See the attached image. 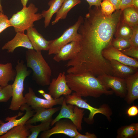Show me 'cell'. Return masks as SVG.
I'll list each match as a JSON object with an SVG mask.
<instances>
[{
  "label": "cell",
  "instance_id": "cell-28",
  "mask_svg": "<svg viewBox=\"0 0 138 138\" xmlns=\"http://www.w3.org/2000/svg\"><path fill=\"white\" fill-rule=\"evenodd\" d=\"M53 120L52 118L42 121L40 124L37 125H33L32 124H27L31 132L30 134L27 138H37L41 132L50 129Z\"/></svg>",
  "mask_w": 138,
  "mask_h": 138
},
{
  "label": "cell",
  "instance_id": "cell-8",
  "mask_svg": "<svg viewBox=\"0 0 138 138\" xmlns=\"http://www.w3.org/2000/svg\"><path fill=\"white\" fill-rule=\"evenodd\" d=\"M54 124L55 126L52 128L43 132L40 137L49 138L54 134H62L70 138H75L79 133L76 126L69 119H61L56 121Z\"/></svg>",
  "mask_w": 138,
  "mask_h": 138
},
{
  "label": "cell",
  "instance_id": "cell-17",
  "mask_svg": "<svg viewBox=\"0 0 138 138\" xmlns=\"http://www.w3.org/2000/svg\"><path fill=\"white\" fill-rule=\"evenodd\" d=\"M26 35L36 51H47L49 49L51 40H47L33 27L27 30Z\"/></svg>",
  "mask_w": 138,
  "mask_h": 138
},
{
  "label": "cell",
  "instance_id": "cell-19",
  "mask_svg": "<svg viewBox=\"0 0 138 138\" xmlns=\"http://www.w3.org/2000/svg\"><path fill=\"white\" fill-rule=\"evenodd\" d=\"M112 75L125 79L138 71L137 68L125 65L114 60L110 61Z\"/></svg>",
  "mask_w": 138,
  "mask_h": 138
},
{
  "label": "cell",
  "instance_id": "cell-23",
  "mask_svg": "<svg viewBox=\"0 0 138 138\" xmlns=\"http://www.w3.org/2000/svg\"><path fill=\"white\" fill-rule=\"evenodd\" d=\"M30 133L28 124H22L12 128L0 138H27Z\"/></svg>",
  "mask_w": 138,
  "mask_h": 138
},
{
  "label": "cell",
  "instance_id": "cell-46",
  "mask_svg": "<svg viewBox=\"0 0 138 138\" xmlns=\"http://www.w3.org/2000/svg\"><path fill=\"white\" fill-rule=\"evenodd\" d=\"M2 87L1 86H0V90L2 88Z\"/></svg>",
  "mask_w": 138,
  "mask_h": 138
},
{
  "label": "cell",
  "instance_id": "cell-45",
  "mask_svg": "<svg viewBox=\"0 0 138 138\" xmlns=\"http://www.w3.org/2000/svg\"><path fill=\"white\" fill-rule=\"evenodd\" d=\"M4 123V122L3 120L0 119V126Z\"/></svg>",
  "mask_w": 138,
  "mask_h": 138
},
{
  "label": "cell",
  "instance_id": "cell-27",
  "mask_svg": "<svg viewBox=\"0 0 138 138\" xmlns=\"http://www.w3.org/2000/svg\"><path fill=\"white\" fill-rule=\"evenodd\" d=\"M133 27L120 20L114 36L116 38L130 39L133 32Z\"/></svg>",
  "mask_w": 138,
  "mask_h": 138
},
{
  "label": "cell",
  "instance_id": "cell-42",
  "mask_svg": "<svg viewBox=\"0 0 138 138\" xmlns=\"http://www.w3.org/2000/svg\"><path fill=\"white\" fill-rule=\"evenodd\" d=\"M21 4L23 6H26L29 0H20Z\"/></svg>",
  "mask_w": 138,
  "mask_h": 138
},
{
  "label": "cell",
  "instance_id": "cell-9",
  "mask_svg": "<svg viewBox=\"0 0 138 138\" xmlns=\"http://www.w3.org/2000/svg\"><path fill=\"white\" fill-rule=\"evenodd\" d=\"M32 70L33 78L38 85L42 86L49 85L52 71L42 54Z\"/></svg>",
  "mask_w": 138,
  "mask_h": 138
},
{
  "label": "cell",
  "instance_id": "cell-10",
  "mask_svg": "<svg viewBox=\"0 0 138 138\" xmlns=\"http://www.w3.org/2000/svg\"><path fill=\"white\" fill-rule=\"evenodd\" d=\"M102 84L107 88H111L116 96L125 98L127 94L125 79L112 75L104 74L97 77Z\"/></svg>",
  "mask_w": 138,
  "mask_h": 138
},
{
  "label": "cell",
  "instance_id": "cell-21",
  "mask_svg": "<svg viewBox=\"0 0 138 138\" xmlns=\"http://www.w3.org/2000/svg\"><path fill=\"white\" fill-rule=\"evenodd\" d=\"M16 75V70L13 68L11 63H0V86L4 87L9 82L14 81Z\"/></svg>",
  "mask_w": 138,
  "mask_h": 138
},
{
  "label": "cell",
  "instance_id": "cell-15",
  "mask_svg": "<svg viewBox=\"0 0 138 138\" xmlns=\"http://www.w3.org/2000/svg\"><path fill=\"white\" fill-rule=\"evenodd\" d=\"M80 49L79 41H72L62 47L55 54L53 59L57 62L72 60L76 56Z\"/></svg>",
  "mask_w": 138,
  "mask_h": 138
},
{
  "label": "cell",
  "instance_id": "cell-38",
  "mask_svg": "<svg viewBox=\"0 0 138 138\" xmlns=\"http://www.w3.org/2000/svg\"><path fill=\"white\" fill-rule=\"evenodd\" d=\"M88 3L89 8H90L93 6L96 7H100V4L102 0H86Z\"/></svg>",
  "mask_w": 138,
  "mask_h": 138
},
{
  "label": "cell",
  "instance_id": "cell-29",
  "mask_svg": "<svg viewBox=\"0 0 138 138\" xmlns=\"http://www.w3.org/2000/svg\"><path fill=\"white\" fill-rule=\"evenodd\" d=\"M100 6L101 13L106 16H111L116 10L114 6L108 0H103Z\"/></svg>",
  "mask_w": 138,
  "mask_h": 138
},
{
  "label": "cell",
  "instance_id": "cell-37",
  "mask_svg": "<svg viewBox=\"0 0 138 138\" xmlns=\"http://www.w3.org/2000/svg\"><path fill=\"white\" fill-rule=\"evenodd\" d=\"M97 136L94 133H91L88 132L85 133V135H83L79 133L75 138H96Z\"/></svg>",
  "mask_w": 138,
  "mask_h": 138
},
{
  "label": "cell",
  "instance_id": "cell-13",
  "mask_svg": "<svg viewBox=\"0 0 138 138\" xmlns=\"http://www.w3.org/2000/svg\"><path fill=\"white\" fill-rule=\"evenodd\" d=\"M49 85L48 94L54 99L70 94L72 91L67 84L64 72L60 73L57 78L52 79Z\"/></svg>",
  "mask_w": 138,
  "mask_h": 138
},
{
  "label": "cell",
  "instance_id": "cell-25",
  "mask_svg": "<svg viewBox=\"0 0 138 138\" xmlns=\"http://www.w3.org/2000/svg\"><path fill=\"white\" fill-rule=\"evenodd\" d=\"M81 2L80 0H64L60 8L56 13L55 18L52 22V25H54L60 20L65 19L68 12Z\"/></svg>",
  "mask_w": 138,
  "mask_h": 138
},
{
  "label": "cell",
  "instance_id": "cell-32",
  "mask_svg": "<svg viewBox=\"0 0 138 138\" xmlns=\"http://www.w3.org/2000/svg\"><path fill=\"white\" fill-rule=\"evenodd\" d=\"M120 51L127 56L138 59V47L131 45L129 48Z\"/></svg>",
  "mask_w": 138,
  "mask_h": 138
},
{
  "label": "cell",
  "instance_id": "cell-26",
  "mask_svg": "<svg viewBox=\"0 0 138 138\" xmlns=\"http://www.w3.org/2000/svg\"><path fill=\"white\" fill-rule=\"evenodd\" d=\"M117 138H136L138 137V123L122 126L117 131Z\"/></svg>",
  "mask_w": 138,
  "mask_h": 138
},
{
  "label": "cell",
  "instance_id": "cell-30",
  "mask_svg": "<svg viewBox=\"0 0 138 138\" xmlns=\"http://www.w3.org/2000/svg\"><path fill=\"white\" fill-rule=\"evenodd\" d=\"M130 45L129 39L113 38L111 42V46L120 51L128 48Z\"/></svg>",
  "mask_w": 138,
  "mask_h": 138
},
{
  "label": "cell",
  "instance_id": "cell-22",
  "mask_svg": "<svg viewBox=\"0 0 138 138\" xmlns=\"http://www.w3.org/2000/svg\"><path fill=\"white\" fill-rule=\"evenodd\" d=\"M120 20L132 27L138 25V9L133 6L125 8L122 11Z\"/></svg>",
  "mask_w": 138,
  "mask_h": 138
},
{
  "label": "cell",
  "instance_id": "cell-24",
  "mask_svg": "<svg viewBox=\"0 0 138 138\" xmlns=\"http://www.w3.org/2000/svg\"><path fill=\"white\" fill-rule=\"evenodd\" d=\"M64 0H51L48 3L50 6L47 10H43L41 13L42 17L44 19V27H48L50 24L52 17L56 13L62 6Z\"/></svg>",
  "mask_w": 138,
  "mask_h": 138
},
{
  "label": "cell",
  "instance_id": "cell-44",
  "mask_svg": "<svg viewBox=\"0 0 138 138\" xmlns=\"http://www.w3.org/2000/svg\"><path fill=\"white\" fill-rule=\"evenodd\" d=\"M38 92L41 94H43L45 93L44 91L42 90H38Z\"/></svg>",
  "mask_w": 138,
  "mask_h": 138
},
{
  "label": "cell",
  "instance_id": "cell-3",
  "mask_svg": "<svg viewBox=\"0 0 138 138\" xmlns=\"http://www.w3.org/2000/svg\"><path fill=\"white\" fill-rule=\"evenodd\" d=\"M16 75L14 82L12 85L13 89L12 99L9 109L13 111L20 109L21 107L26 103L23 95L24 90V81L25 78L31 73L24 61H18L15 67Z\"/></svg>",
  "mask_w": 138,
  "mask_h": 138
},
{
  "label": "cell",
  "instance_id": "cell-16",
  "mask_svg": "<svg viewBox=\"0 0 138 138\" xmlns=\"http://www.w3.org/2000/svg\"><path fill=\"white\" fill-rule=\"evenodd\" d=\"M20 47L28 49H34L27 35L24 32H16L14 37L6 43L2 47V49L7 50L8 53H12L16 48Z\"/></svg>",
  "mask_w": 138,
  "mask_h": 138
},
{
  "label": "cell",
  "instance_id": "cell-4",
  "mask_svg": "<svg viewBox=\"0 0 138 138\" xmlns=\"http://www.w3.org/2000/svg\"><path fill=\"white\" fill-rule=\"evenodd\" d=\"M38 8L32 3L23 6L22 9L14 14L9 19L11 27L16 32L24 31L34 26V22L42 18L41 13H37Z\"/></svg>",
  "mask_w": 138,
  "mask_h": 138
},
{
  "label": "cell",
  "instance_id": "cell-11",
  "mask_svg": "<svg viewBox=\"0 0 138 138\" xmlns=\"http://www.w3.org/2000/svg\"><path fill=\"white\" fill-rule=\"evenodd\" d=\"M28 90V92L24 96L26 103L34 110L39 108L49 109L56 105H62L64 98L62 96L59 98L49 101L37 97L32 88L29 87Z\"/></svg>",
  "mask_w": 138,
  "mask_h": 138
},
{
  "label": "cell",
  "instance_id": "cell-36",
  "mask_svg": "<svg viewBox=\"0 0 138 138\" xmlns=\"http://www.w3.org/2000/svg\"><path fill=\"white\" fill-rule=\"evenodd\" d=\"M132 0H121L120 4V9L122 10L125 8L132 6Z\"/></svg>",
  "mask_w": 138,
  "mask_h": 138
},
{
  "label": "cell",
  "instance_id": "cell-14",
  "mask_svg": "<svg viewBox=\"0 0 138 138\" xmlns=\"http://www.w3.org/2000/svg\"><path fill=\"white\" fill-rule=\"evenodd\" d=\"M102 54L106 59L109 61L114 60L125 65L138 68V59L126 55L112 46L104 49Z\"/></svg>",
  "mask_w": 138,
  "mask_h": 138
},
{
  "label": "cell",
  "instance_id": "cell-12",
  "mask_svg": "<svg viewBox=\"0 0 138 138\" xmlns=\"http://www.w3.org/2000/svg\"><path fill=\"white\" fill-rule=\"evenodd\" d=\"M22 111L25 110L26 113L24 115L19 119L17 118L19 116H21L23 113L19 112L18 115L10 117H8L5 118V120L8 121L4 123L0 126V136L5 134L14 127L19 125L25 123L34 114V110L28 105L26 103L20 107V109Z\"/></svg>",
  "mask_w": 138,
  "mask_h": 138
},
{
  "label": "cell",
  "instance_id": "cell-40",
  "mask_svg": "<svg viewBox=\"0 0 138 138\" xmlns=\"http://www.w3.org/2000/svg\"><path fill=\"white\" fill-rule=\"evenodd\" d=\"M45 99L47 100L51 101L54 99L49 94L44 93L41 94Z\"/></svg>",
  "mask_w": 138,
  "mask_h": 138
},
{
  "label": "cell",
  "instance_id": "cell-39",
  "mask_svg": "<svg viewBox=\"0 0 138 138\" xmlns=\"http://www.w3.org/2000/svg\"><path fill=\"white\" fill-rule=\"evenodd\" d=\"M114 6L116 10H119L120 9V5L121 0H108Z\"/></svg>",
  "mask_w": 138,
  "mask_h": 138
},
{
  "label": "cell",
  "instance_id": "cell-20",
  "mask_svg": "<svg viewBox=\"0 0 138 138\" xmlns=\"http://www.w3.org/2000/svg\"><path fill=\"white\" fill-rule=\"evenodd\" d=\"M61 107H57L49 109L40 108L34 110L36 113L29 119L25 124H32L39 122L45 121L52 118V116L59 110Z\"/></svg>",
  "mask_w": 138,
  "mask_h": 138
},
{
  "label": "cell",
  "instance_id": "cell-7",
  "mask_svg": "<svg viewBox=\"0 0 138 138\" xmlns=\"http://www.w3.org/2000/svg\"><path fill=\"white\" fill-rule=\"evenodd\" d=\"M60 111L57 116L52 121L51 126L60 119L66 118L70 119L76 126L77 130L81 131L82 129V120L84 115V109L77 106L66 103L65 98L61 107Z\"/></svg>",
  "mask_w": 138,
  "mask_h": 138
},
{
  "label": "cell",
  "instance_id": "cell-34",
  "mask_svg": "<svg viewBox=\"0 0 138 138\" xmlns=\"http://www.w3.org/2000/svg\"><path fill=\"white\" fill-rule=\"evenodd\" d=\"M133 29L132 33L129 39L131 45L138 47V25L133 27Z\"/></svg>",
  "mask_w": 138,
  "mask_h": 138
},
{
  "label": "cell",
  "instance_id": "cell-18",
  "mask_svg": "<svg viewBox=\"0 0 138 138\" xmlns=\"http://www.w3.org/2000/svg\"><path fill=\"white\" fill-rule=\"evenodd\" d=\"M125 79L127 90L125 99L130 104L138 98V71Z\"/></svg>",
  "mask_w": 138,
  "mask_h": 138
},
{
  "label": "cell",
  "instance_id": "cell-35",
  "mask_svg": "<svg viewBox=\"0 0 138 138\" xmlns=\"http://www.w3.org/2000/svg\"><path fill=\"white\" fill-rule=\"evenodd\" d=\"M126 113L129 117H133L136 116L138 114L137 107L134 105L131 106L127 109Z\"/></svg>",
  "mask_w": 138,
  "mask_h": 138
},
{
  "label": "cell",
  "instance_id": "cell-31",
  "mask_svg": "<svg viewBox=\"0 0 138 138\" xmlns=\"http://www.w3.org/2000/svg\"><path fill=\"white\" fill-rule=\"evenodd\" d=\"M13 89L12 85L8 84L0 90V103L7 101L12 97Z\"/></svg>",
  "mask_w": 138,
  "mask_h": 138
},
{
  "label": "cell",
  "instance_id": "cell-43",
  "mask_svg": "<svg viewBox=\"0 0 138 138\" xmlns=\"http://www.w3.org/2000/svg\"><path fill=\"white\" fill-rule=\"evenodd\" d=\"M1 0H0V12L4 13L2 6L1 4Z\"/></svg>",
  "mask_w": 138,
  "mask_h": 138
},
{
  "label": "cell",
  "instance_id": "cell-2",
  "mask_svg": "<svg viewBox=\"0 0 138 138\" xmlns=\"http://www.w3.org/2000/svg\"><path fill=\"white\" fill-rule=\"evenodd\" d=\"M66 78L69 88L82 97L97 98L113 93L104 86L97 77L90 73H69L66 75Z\"/></svg>",
  "mask_w": 138,
  "mask_h": 138
},
{
  "label": "cell",
  "instance_id": "cell-41",
  "mask_svg": "<svg viewBox=\"0 0 138 138\" xmlns=\"http://www.w3.org/2000/svg\"><path fill=\"white\" fill-rule=\"evenodd\" d=\"M132 5L135 8L138 9V0H132Z\"/></svg>",
  "mask_w": 138,
  "mask_h": 138
},
{
  "label": "cell",
  "instance_id": "cell-1",
  "mask_svg": "<svg viewBox=\"0 0 138 138\" xmlns=\"http://www.w3.org/2000/svg\"><path fill=\"white\" fill-rule=\"evenodd\" d=\"M122 11L114 12L109 16L103 15L100 7L89 8L78 31L80 49L77 57L83 63L93 66L105 64L107 60L102 51L111 46V42Z\"/></svg>",
  "mask_w": 138,
  "mask_h": 138
},
{
  "label": "cell",
  "instance_id": "cell-6",
  "mask_svg": "<svg viewBox=\"0 0 138 138\" xmlns=\"http://www.w3.org/2000/svg\"><path fill=\"white\" fill-rule=\"evenodd\" d=\"M83 20V18L79 16L76 22L66 29L60 36L51 40L48 51L49 55L55 54L62 47L70 42L79 41L80 37L78 31Z\"/></svg>",
  "mask_w": 138,
  "mask_h": 138
},
{
  "label": "cell",
  "instance_id": "cell-5",
  "mask_svg": "<svg viewBox=\"0 0 138 138\" xmlns=\"http://www.w3.org/2000/svg\"><path fill=\"white\" fill-rule=\"evenodd\" d=\"M64 97L67 104L75 105L79 108L86 109L89 111L90 113L88 117L84 118V121L88 124H91L93 123L94 117L97 113L102 114L108 120L110 119L112 111L107 105H103L99 108L94 107L87 102L86 100L83 99L82 97L77 95L75 92L72 94L65 96Z\"/></svg>",
  "mask_w": 138,
  "mask_h": 138
},
{
  "label": "cell",
  "instance_id": "cell-33",
  "mask_svg": "<svg viewBox=\"0 0 138 138\" xmlns=\"http://www.w3.org/2000/svg\"><path fill=\"white\" fill-rule=\"evenodd\" d=\"M10 27L11 26L8 17L4 13L0 12V33Z\"/></svg>",
  "mask_w": 138,
  "mask_h": 138
}]
</instances>
